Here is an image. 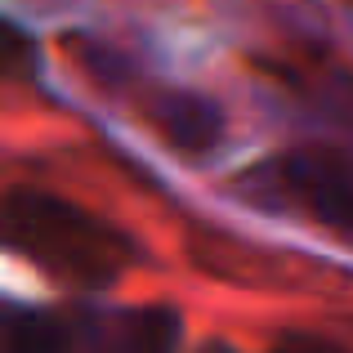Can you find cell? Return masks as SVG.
I'll use <instances>...</instances> for the list:
<instances>
[{
	"label": "cell",
	"instance_id": "obj_1",
	"mask_svg": "<svg viewBox=\"0 0 353 353\" xmlns=\"http://www.w3.org/2000/svg\"><path fill=\"white\" fill-rule=\"evenodd\" d=\"M0 237L36 273L72 291L117 286L143 259L139 241L108 215L27 183H14L0 201Z\"/></svg>",
	"mask_w": 353,
	"mask_h": 353
},
{
	"label": "cell",
	"instance_id": "obj_2",
	"mask_svg": "<svg viewBox=\"0 0 353 353\" xmlns=\"http://www.w3.org/2000/svg\"><path fill=\"white\" fill-rule=\"evenodd\" d=\"M183 318L165 304H9L0 353H179Z\"/></svg>",
	"mask_w": 353,
	"mask_h": 353
},
{
	"label": "cell",
	"instance_id": "obj_3",
	"mask_svg": "<svg viewBox=\"0 0 353 353\" xmlns=\"http://www.w3.org/2000/svg\"><path fill=\"white\" fill-rule=\"evenodd\" d=\"M237 192L255 206L309 219L353 246V161L322 143H291L237 174Z\"/></svg>",
	"mask_w": 353,
	"mask_h": 353
},
{
	"label": "cell",
	"instance_id": "obj_4",
	"mask_svg": "<svg viewBox=\"0 0 353 353\" xmlns=\"http://www.w3.org/2000/svg\"><path fill=\"white\" fill-rule=\"evenodd\" d=\"M148 112H152L157 130L165 134V143L179 148V152H210V148L219 143V134H224V112H219V103L192 94V90H170V94H161Z\"/></svg>",
	"mask_w": 353,
	"mask_h": 353
},
{
	"label": "cell",
	"instance_id": "obj_5",
	"mask_svg": "<svg viewBox=\"0 0 353 353\" xmlns=\"http://www.w3.org/2000/svg\"><path fill=\"white\" fill-rule=\"evenodd\" d=\"M268 353H353V349L336 345V340H327V336H313V331H286V336L273 340Z\"/></svg>",
	"mask_w": 353,
	"mask_h": 353
},
{
	"label": "cell",
	"instance_id": "obj_6",
	"mask_svg": "<svg viewBox=\"0 0 353 353\" xmlns=\"http://www.w3.org/2000/svg\"><path fill=\"white\" fill-rule=\"evenodd\" d=\"M197 353H241V349L228 345V340H206V345H197Z\"/></svg>",
	"mask_w": 353,
	"mask_h": 353
}]
</instances>
